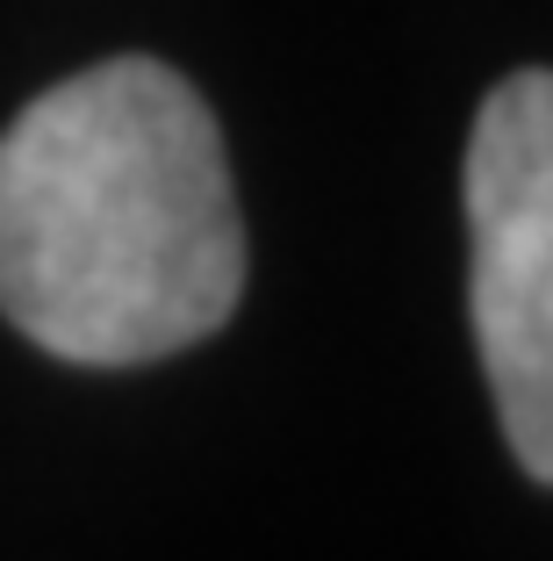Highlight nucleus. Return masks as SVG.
<instances>
[{
  "label": "nucleus",
  "mask_w": 553,
  "mask_h": 561,
  "mask_svg": "<svg viewBox=\"0 0 553 561\" xmlns=\"http://www.w3.org/2000/svg\"><path fill=\"white\" fill-rule=\"evenodd\" d=\"M244 296V216L209 101L108 58L0 130V317L80 367L201 346Z\"/></svg>",
  "instance_id": "f257e3e1"
},
{
  "label": "nucleus",
  "mask_w": 553,
  "mask_h": 561,
  "mask_svg": "<svg viewBox=\"0 0 553 561\" xmlns=\"http://www.w3.org/2000/svg\"><path fill=\"white\" fill-rule=\"evenodd\" d=\"M468 302L510 454L553 482V72H510L468 137Z\"/></svg>",
  "instance_id": "f03ea898"
}]
</instances>
